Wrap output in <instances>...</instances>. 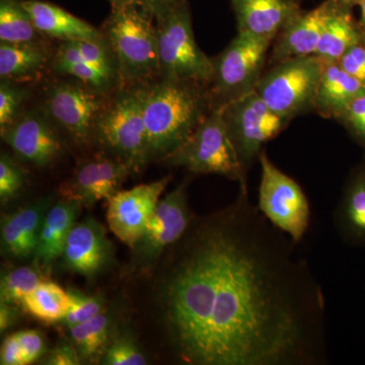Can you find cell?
<instances>
[{
	"label": "cell",
	"instance_id": "1",
	"mask_svg": "<svg viewBox=\"0 0 365 365\" xmlns=\"http://www.w3.org/2000/svg\"><path fill=\"white\" fill-rule=\"evenodd\" d=\"M160 290L176 359L188 365H325L326 299L307 259L240 188L192 220Z\"/></svg>",
	"mask_w": 365,
	"mask_h": 365
},
{
	"label": "cell",
	"instance_id": "2",
	"mask_svg": "<svg viewBox=\"0 0 365 365\" xmlns=\"http://www.w3.org/2000/svg\"><path fill=\"white\" fill-rule=\"evenodd\" d=\"M143 110L150 163L163 162L210 114L212 98L205 83L158 78L145 85Z\"/></svg>",
	"mask_w": 365,
	"mask_h": 365
},
{
	"label": "cell",
	"instance_id": "3",
	"mask_svg": "<svg viewBox=\"0 0 365 365\" xmlns=\"http://www.w3.org/2000/svg\"><path fill=\"white\" fill-rule=\"evenodd\" d=\"M102 28L116 58L121 86H145L160 78L155 14L139 0H115Z\"/></svg>",
	"mask_w": 365,
	"mask_h": 365
},
{
	"label": "cell",
	"instance_id": "4",
	"mask_svg": "<svg viewBox=\"0 0 365 365\" xmlns=\"http://www.w3.org/2000/svg\"><path fill=\"white\" fill-rule=\"evenodd\" d=\"M145 86H121L112 93L95 132V140L108 155L128 165L132 174L150 163L144 121Z\"/></svg>",
	"mask_w": 365,
	"mask_h": 365
},
{
	"label": "cell",
	"instance_id": "5",
	"mask_svg": "<svg viewBox=\"0 0 365 365\" xmlns=\"http://www.w3.org/2000/svg\"><path fill=\"white\" fill-rule=\"evenodd\" d=\"M160 78L210 85L212 58L197 44L188 1L155 14Z\"/></svg>",
	"mask_w": 365,
	"mask_h": 365
},
{
	"label": "cell",
	"instance_id": "6",
	"mask_svg": "<svg viewBox=\"0 0 365 365\" xmlns=\"http://www.w3.org/2000/svg\"><path fill=\"white\" fill-rule=\"evenodd\" d=\"M162 163L194 174L220 175L239 182L240 188L248 189L246 170L228 134L220 108L213 109L188 140Z\"/></svg>",
	"mask_w": 365,
	"mask_h": 365
},
{
	"label": "cell",
	"instance_id": "7",
	"mask_svg": "<svg viewBox=\"0 0 365 365\" xmlns=\"http://www.w3.org/2000/svg\"><path fill=\"white\" fill-rule=\"evenodd\" d=\"M272 43L250 33L237 32L227 47L213 57L209 85L213 109L256 91Z\"/></svg>",
	"mask_w": 365,
	"mask_h": 365
},
{
	"label": "cell",
	"instance_id": "8",
	"mask_svg": "<svg viewBox=\"0 0 365 365\" xmlns=\"http://www.w3.org/2000/svg\"><path fill=\"white\" fill-rule=\"evenodd\" d=\"M325 66V60L317 55L284 60L264 72L256 93L274 112L292 120L314 111Z\"/></svg>",
	"mask_w": 365,
	"mask_h": 365
},
{
	"label": "cell",
	"instance_id": "9",
	"mask_svg": "<svg viewBox=\"0 0 365 365\" xmlns=\"http://www.w3.org/2000/svg\"><path fill=\"white\" fill-rule=\"evenodd\" d=\"M110 97L78 79L61 76L46 88L43 109L74 143L88 145L95 140L98 118Z\"/></svg>",
	"mask_w": 365,
	"mask_h": 365
},
{
	"label": "cell",
	"instance_id": "10",
	"mask_svg": "<svg viewBox=\"0 0 365 365\" xmlns=\"http://www.w3.org/2000/svg\"><path fill=\"white\" fill-rule=\"evenodd\" d=\"M258 208L263 215L299 245L311 222V206L299 182L278 169L262 151Z\"/></svg>",
	"mask_w": 365,
	"mask_h": 365
},
{
	"label": "cell",
	"instance_id": "11",
	"mask_svg": "<svg viewBox=\"0 0 365 365\" xmlns=\"http://www.w3.org/2000/svg\"><path fill=\"white\" fill-rule=\"evenodd\" d=\"M222 116L242 167L248 173L264 145L292 120L274 112L256 91L220 107Z\"/></svg>",
	"mask_w": 365,
	"mask_h": 365
},
{
	"label": "cell",
	"instance_id": "12",
	"mask_svg": "<svg viewBox=\"0 0 365 365\" xmlns=\"http://www.w3.org/2000/svg\"><path fill=\"white\" fill-rule=\"evenodd\" d=\"M187 181L168 193L158 203L143 235L133 250V262L139 267L150 266L168 247L177 244L191 225Z\"/></svg>",
	"mask_w": 365,
	"mask_h": 365
},
{
	"label": "cell",
	"instance_id": "13",
	"mask_svg": "<svg viewBox=\"0 0 365 365\" xmlns=\"http://www.w3.org/2000/svg\"><path fill=\"white\" fill-rule=\"evenodd\" d=\"M172 177L118 191L108 199L107 222L110 230L123 244L133 248L157 210L160 196Z\"/></svg>",
	"mask_w": 365,
	"mask_h": 365
},
{
	"label": "cell",
	"instance_id": "14",
	"mask_svg": "<svg viewBox=\"0 0 365 365\" xmlns=\"http://www.w3.org/2000/svg\"><path fill=\"white\" fill-rule=\"evenodd\" d=\"M1 138L14 157L35 167L52 165L64 151L58 127L43 108L24 113L16 124L1 133Z\"/></svg>",
	"mask_w": 365,
	"mask_h": 365
},
{
	"label": "cell",
	"instance_id": "15",
	"mask_svg": "<svg viewBox=\"0 0 365 365\" xmlns=\"http://www.w3.org/2000/svg\"><path fill=\"white\" fill-rule=\"evenodd\" d=\"M130 175L133 174L126 163L112 155H100L81 163L59 185L58 193L62 199L91 207L114 196Z\"/></svg>",
	"mask_w": 365,
	"mask_h": 365
},
{
	"label": "cell",
	"instance_id": "16",
	"mask_svg": "<svg viewBox=\"0 0 365 365\" xmlns=\"http://www.w3.org/2000/svg\"><path fill=\"white\" fill-rule=\"evenodd\" d=\"M113 256L105 227L88 216L72 227L60 259L66 270L93 278L109 267Z\"/></svg>",
	"mask_w": 365,
	"mask_h": 365
},
{
	"label": "cell",
	"instance_id": "17",
	"mask_svg": "<svg viewBox=\"0 0 365 365\" xmlns=\"http://www.w3.org/2000/svg\"><path fill=\"white\" fill-rule=\"evenodd\" d=\"M334 6L330 0L311 11H300L289 21L272 43L268 61L271 66L295 57L316 54L327 18Z\"/></svg>",
	"mask_w": 365,
	"mask_h": 365
},
{
	"label": "cell",
	"instance_id": "18",
	"mask_svg": "<svg viewBox=\"0 0 365 365\" xmlns=\"http://www.w3.org/2000/svg\"><path fill=\"white\" fill-rule=\"evenodd\" d=\"M237 32L273 41L302 11L300 0H230Z\"/></svg>",
	"mask_w": 365,
	"mask_h": 365
},
{
	"label": "cell",
	"instance_id": "19",
	"mask_svg": "<svg viewBox=\"0 0 365 365\" xmlns=\"http://www.w3.org/2000/svg\"><path fill=\"white\" fill-rule=\"evenodd\" d=\"M52 204V197H44L25 207L18 209L11 215H2V256L18 260L34 258L37 250L41 225Z\"/></svg>",
	"mask_w": 365,
	"mask_h": 365
},
{
	"label": "cell",
	"instance_id": "20",
	"mask_svg": "<svg viewBox=\"0 0 365 365\" xmlns=\"http://www.w3.org/2000/svg\"><path fill=\"white\" fill-rule=\"evenodd\" d=\"M83 206L76 201L60 199L53 203L46 213L39 232L34 262L45 272L63 253L67 237L76 223Z\"/></svg>",
	"mask_w": 365,
	"mask_h": 365
},
{
	"label": "cell",
	"instance_id": "21",
	"mask_svg": "<svg viewBox=\"0 0 365 365\" xmlns=\"http://www.w3.org/2000/svg\"><path fill=\"white\" fill-rule=\"evenodd\" d=\"M36 28L47 39L62 41L98 40L102 31L68 13L58 6L42 0H21Z\"/></svg>",
	"mask_w": 365,
	"mask_h": 365
},
{
	"label": "cell",
	"instance_id": "22",
	"mask_svg": "<svg viewBox=\"0 0 365 365\" xmlns=\"http://www.w3.org/2000/svg\"><path fill=\"white\" fill-rule=\"evenodd\" d=\"M364 93V83L347 73L338 62H326L314 111L321 117L337 120L353 101Z\"/></svg>",
	"mask_w": 365,
	"mask_h": 365
},
{
	"label": "cell",
	"instance_id": "23",
	"mask_svg": "<svg viewBox=\"0 0 365 365\" xmlns=\"http://www.w3.org/2000/svg\"><path fill=\"white\" fill-rule=\"evenodd\" d=\"M50 69L60 76L78 79L105 95H112L121 88L119 76L83 58L73 41H62L53 51Z\"/></svg>",
	"mask_w": 365,
	"mask_h": 365
},
{
	"label": "cell",
	"instance_id": "24",
	"mask_svg": "<svg viewBox=\"0 0 365 365\" xmlns=\"http://www.w3.org/2000/svg\"><path fill=\"white\" fill-rule=\"evenodd\" d=\"M52 55L47 43L0 42V78L19 85L37 81L50 68Z\"/></svg>",
	"mask_w": 365,
	"mask_h": 365
},
{
	"label": "cell",
	"instance_id": "25",
	"mask_svg": "<svg viewBox=\"0 0 365 365\" xmlns=\"http://www.w3.org/2000/svg\"><path fill=\"white\" fill-rule=\"evenodd\" d=\"M335 225L352 246H365V163L353 170L336 207Z\"/></svg>",
	"mask_w": 365,
	"mask_h": 365
},
{
	"label": "cell",
	"instance_id": "26",
	"mask_svg": "<svg viewBox=\"0 0 365 365\" xmlns=\"http://www.w3.org/2000/svg\"><path fill=\"white\" fill-rule=\"evenodd\" d=\"M364 28L355 20L352 9L334 4L314 55L326 62H338L346 51L364 43Z\"/></svg>",
	"mask_w": 365,
	"mask_h": 365
},
{
	"label": "cell",
	"instance_id": "27",
	"mask_svg": "<svg viewBox=\"0 0 365 365\" xmlns=\"http://www.w3.org/2000/svg\"><path fill=\"white\" fill-rule=\"evenodd\" d=\"M112 328V317L104 311L85 323L69 328L72 344L76 346L83 361H101L111 342Z\"/></svg>",
	"mask_w": 365,
	"mask_h": 365
},
{
	"label": "cell",
	"instance_id": "28",
	"mask_svg": "<svg viewBox=\"0 0 365 365\" xmlns=\"http://www.w3.org/2000/svg\"><path fill=\"white\" fill-rule=\"evenodd\" d=\"M21 307L43 323L54 324L66 319L71 307V297L56 283L44 280L24 299Z\"/></svg>",
	"mask_w": 365,
	"mask_h": 365
},
{
	"label": "cell",
	"instance_id": "29",
	"mask_svg": "<svg viewBox=\"0 0 365 365\" xmlns=\"http://www.w3.org/2000/svg\"><path fill=\"white\" fill-rule=\"evenodd\" d=\"M46 41L21 0H0V42L30 44Z\"/></svg>",
	"mask_w": 365,
	"mask_h": 365
},
{
	"label": "cell",
	"instance_id": "30",
	"mask_svg": "<svg viewBox=\"0 0 365 365\" xmlns=\"http://www.w3.org/2000/svg\"><path fill=\"white\" fill-rule=\"evenodd\" d=\"M44 272L35 262L31 266H21L6 271L2 274L0 281V300L21 307L24 299L44 281Z\"/></svg>",
	"mask_w": 365,
	"mask_h": 365
},
{
	"label": "cell",
	"instance_id": "31",
	"mask_svg": "<svg viewBox=\"0 0 365 365\" xmlns=\"http://www.w3.org/2000/svg\"><path fill=\"white\" fill-rule=\"evenodd\" d=\"M30 91L19 83L0 81V134L4 133L25 113Z\"/></svg>",
	"mask_w": 365,
	"mask_h": 365
},
{
	"label": "cell",
	"instance_id": "32",
	"mask_svg": "<svg viewBox=\"0 0 365 365\" xmlns=\"http://www.w3.org/2000/svg\"><path fill=\"white\" fill-rule=\"evenodd\" d=\"M26 172L21 160L9 153L0 155V201L6 204L20 194L26 186Z\"/></svg>",
	"mask_w": 365,
	"mask_h": 365
},
{
	"label": "cell",
	"instance_id": "33",
	"mask_svg": "<svg viewBox=\"0 0 365 365\" xmlns=\"http://www.w3.org/2000/svg\"><path fill=\"white\" fill-rule=\"evenodd\" d=\"M106 365H145L148 360L135 341L130 336L123 334L113 337L111 342L101 359Z\"/></svg>",
	"mask_w": 365,
	"mask_h": 365
},
{
	"label": "cell",
	"instance_id": "34",
	"mask_svg": "<svg viewBox=\"0 0 365 365\" xmlns=\"http://www.w3.org/2000/svg\"><path fill=\"white\" fill-rule=\"evenodd\" d=\"M68 294L71 297V307L63 319V323L68 329L85 323L104 311L105 302L102 297H88L74 289H69Z\"/></svg>",
	"mask_w": 365,
	"mask_h": 365
},
{
	"label": "cell",
	"instance_id": "35",
	"mask_svg": "<svg viewBox=\"0 0 365 365\" xmlns=\"http://www.w3.org/2000/svg\"><path fill=\"white\" fill-rule=\"evenodd\" d=\"M337 121L347 129L365 150V93L353 101Z\"/></svg>",
	"mask_w": 365,
	"mask_h": 365
},
{
	"label": "cell",
	"instance_id": "36",
	"mask_svg": "<svg viewBox=\"0 0 365 365\" xmlns=\"http://www.w3.org/2000/svg\"><path fill=\"white\" fill-rule=\"evenodd\" d=\"M16 334L23 350L26 364L37 361L45 353V341L42 334L36 330L20 331Z\"/></svg>",
	"mask_w": 365,
	"mask_h": 365
},
{
	"label": "cell",
	"instance_id": "37",
	"mask_svg": "<svg viewBox=\"0 0 365 365\" xmlns=\"http://www.w3.org/2000/svg\"><path fill=\"white\" fill-rule=\"evenodd\" d=\"M340 66L365 86V45L360 43L344 53L338 61Z\"/></svg>",
	"mask_w": 365,
	"mask_h": 365
},
{
	"label": "cell",
	"instance_id": "38",
	"mask_svg": "<svg viewBox=\"0 0 365 365\" xmlns=\"http://www.w3.org/2000/svg\"><path fill=\"white\" fill-rule=\"evenodd\" d=\"M81 355L76 346L69 343H61L56 347L53 348L47 359H45V364L48 365H78L81 364Z\"/></svg>",
	"mask_w": 365,
	"mask_h": 365
},
{
	"label": "cell",
	"instance_id": "39",
	"mask_svg": "<svg viewBox=\"0 0 365 365\" xmlns=\"http://www.w3.org/2000/svg\"><path fill=\"white\" fill-rule=\"evenodd\" d=\"M0 364L1 365H25V357L23 350L16 338V334L7 336L4 340L0 350Z\"/></svg>",
	"mask_w": 365,
	"mask_h": 365
},
{
	"label": "cell",
	"instance_id": "40",
	"mask_svg": "<svg viewBox=\"0 0 365 365\" xmlns=\"http://www.w3.org/2000/svg\"><path fill=\"white\" fill-rule=\"evenodd\" d=\"M19 317H20L19 306L1 302L0 304V331L1 333L16 325Z\"/></svg>",
	"mask_w": 365,
	"mask_h": 365
},
{
	"label": "cell",
	"instance_id": "41",
	"mask_svg": "<svg viewBox=\"0 0 365 365\" xmlns=\"http://www.w3.org/2000/svg\"><path fill=\"white\" fill-rule=\"evenodd\" d=\"M139 1L148 7L151 13L157 14L165 9H170V7L181 4L182 2L188 1V0H139Z\"/></svg>",
	"mask_w": 365,
	"mask_h": 365
},
{
	"label": "cell",
	"instance_id": "42",
	"mask_svg": "<svg viewBox=\"0 0 365 365\" xmlns=\"http://www.w3.org/2000/svg\"><path fill=\"white\" fill-rule=\"evenodd\" d=\"M336 6L346 7V9H353L355 6H359L362 0H330Z\"/></svg>",
	"mask_w": 365,
	"mask_h": 365
},
{
	"label": "cell",
	"instance_id": "43",
	"mask_svg": "<svg viewBox=\"0 0 365 365\" xmlns=\"http://www.w3.org/2000/svg\"><path fill=\"white\" fill-rule=\"evenodd\" d=\"M359 6L360 7V13H361L360 24H361L362 28H364L365 32V0H362L361 4H360Z\"/></svg>",
	"mask_w": 365,
	"mask_h": 365
},
{
	"label": "cell",
	"instance_id": "44",
	"mask_svg": "<svg viewBox=\"0 0 365 365\" xmlns=\"http://www.w3.org/2000/svg\"><path fill=\"white\" fill-rule=\"evenodd\" d=\"M108 1H109L110 4H111V2L115 1V0H108Z\"/></svg>",
	"mask_w": 365,
	"mask_h": 365
},
{
	"label": "cell",
	"instance_id": "45",
	"mask_svg": "<svg viewBox=\"0 0 365 365\" xmlns=\"http://www.w3.org/2000/svg\"><path fill=\"white\" fill-rule=\"evenodd\" d=\"M364 44L365 45V32H364Z\"/></svg>",
	"mask_w": 365,
	"mask_h": 365
},
{
	"label": "cell",
	"instance_id": "46",
	"mask_svg": "<svg viewBox=\"0 0 365 365\" xmlns=\"http://www.w3.org/2000/svg\"><path fill=\"white\" fill-rule=\"evenodd\" d=\"M300 1H302V0H300Z\"/></svg>",
	"mask_w": 365,
	"mask_h": 365
}]
</instances>
